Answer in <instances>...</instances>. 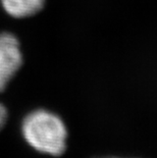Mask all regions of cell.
I'll use <instances>...</instances> for the list:
<instances>
[{"mask_svg":"<svg viewBox=\"0 0 157 158\" xmlns=\"http://www.w3.org/2000/svg\"><path fill=\"white\" fill-rule=\"evenodd\" d=\"M22 134L26 142L40 153L59 156L65 151V124L48 110L37 109L27 114L22 123Z\"/></svg>","mask_w":157,"mask_h":158,"instance_id":"6da1fadb","label":"cell"},{"mask_svg":"<svg viewBox=\"0 0 157 158\" xmlns=\"http://www.w3.org/2000/svg\"><path fill=\"white\" fill-rule=\"evenodd\" d=\"M23 55L18 38L11 33L0 34V92L4 91L7 84L23 65Z\"/></svg>","mask_w":157,"mask_h":158,"instance_id":"7a4b0ae2","label":"cell"},{"mask_svg":"<svg viewBox=\"0 0 157 158\" xmlns=\"http://www.w3.org/2000/svg\"><path fill=\"white\" fill-rule=\"evenodd\" d=\"M45 0H1L4 10L15 19L29 18L43 8Z\"/></svg>","mask_w":157,"mask_h":158,"instance_id":"3957f363","label":"cell"},{"mask_svg":"<svg viewBox=\"0 0 157 158\" xmlns=\"http://www.w3.org/2000/svg\"><path fill=\"white\" fill-rule=\"evenodd\" d=\"M7 116H8L7 109H6V107L2 103H0V130L4 127L6 120H7Z\"/></svg>","mask_w":157,"mask_h":158,"instance_id":"277c9868","label":"cell"},{"mask_svg":"<svg viewBox=\"0 0 157 158\" xmlns=\"http://www.w3.org/2000/svg\"><path fill=\"white\" fill-rule=\"evenodd\" d=\"M108 158H118V157H108Z\"/></svg>","mask_w":157,"mask_h":158,"instance_id":"5b68a950","label":"cell"}]
</instances>
